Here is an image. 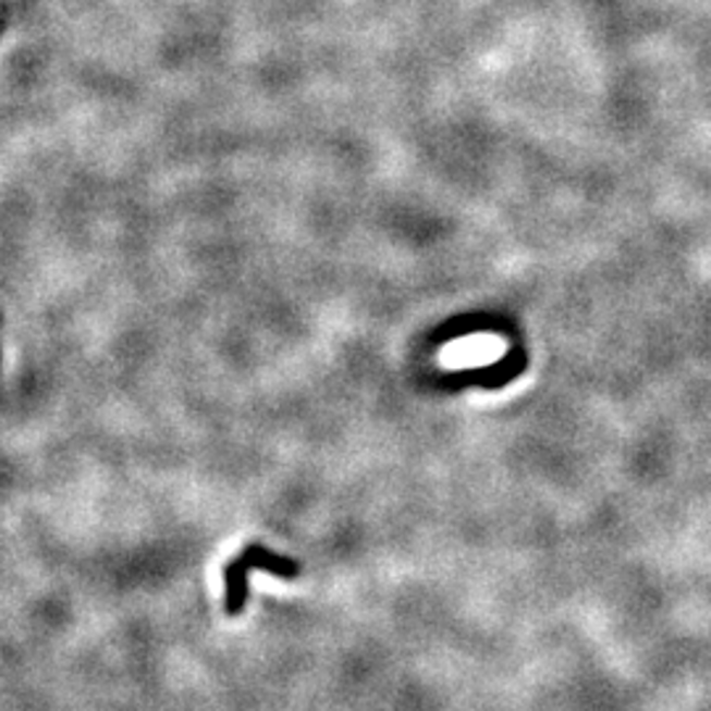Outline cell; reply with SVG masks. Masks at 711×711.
<instances>
[{"mask_svg":"<svg viewBox=\"0 0 711 711\" xmlns=\"http://www.w3.org/2000/svg\"><path fill=\"white\" fill-rule=\"evenodd\" d=\"M0 33H3V22H0Z\"/></svg>","mask_w":711,"mask_h":711,"instance_id":"cell-1","label":"cell"}]
</instances>
